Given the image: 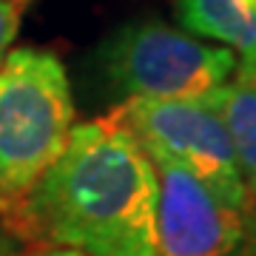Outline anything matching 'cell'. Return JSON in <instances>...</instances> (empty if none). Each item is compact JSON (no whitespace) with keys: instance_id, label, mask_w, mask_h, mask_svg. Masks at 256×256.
I'll return each instance as SVG.
<instances>
[{"instance_id":"52a82bcc","label":"cell","mask_w":256,"mask_h":256,"mask_svg":"<svg viewBox=\"0 0 256 256\" xmlns=\"http://www.w3.org/2000/svg\"><path fill=\"white\" fill-rule=\"evenodd\" d=\"M205 97L228 131L242 185L250 202H256V66L239 63L230 80Z\"/></svg>"},{"instance_id":"8fae6325","label":"cell","mask_w":256,"mask_h":256,"mask_svg":"<svg viewBox=\"0 0 256 256\" xmlns=\"http://www.w3.org/2000/svg\"><path fill=\"white\" fill-rule=\"evenodd\" d=\"M37 256H86V254L72 250V248H46V250H40Z\"/></svg>"},{"instance_id":"7c38bea8","label":"cell","mask_w":256,"mask_h":256,"mask_svg":"<svg viewBox=\"0 0 256 256\" xmlns=\"http://www.w3.org/2000/svg\"><path fill=\"white\" fill-rule=\"evenodd\" d=\"M26 3H28V0H26Z\"/></svg>"},{"instance_id":"277c9868","label":"cell","mask_w":256,"mask_h":256,"mask_svg":"<svg viewBox=\"0 0 256 256\" xmlns=\"http://www.w3.org/2000/svg\"><path fill=\"white\" fill-rule=\"evenodd\" d=\"M111 111L122 120V126L140 140L142 148L160 151L185 165L230 208L245 214L250 210L254 202L242 185L228 131L208 97H182V100L131 97Z\"/></svg>"},{"instance_id":"6da1fadb","label":"cell","mask_w":256,"mask_h":256,"mask_svg":"<svg viewBox=\"0 0 256 256\" xmlns=\"http://www.w3.org/2000/svg\"><path fill=\"white\" fill-rule=\"evenodd\" d=\"M9 216L20 236L52 248L154 256V162L114 111L74 122L63 154Z\"/></svg>"},{"instance_id":"7a4b0ae2","label":"cell","mask_w":256,"mask_h":256,"mask_svg":"<svg viewBox=\"0 0 256 256\" xmlns=\"http://www.w3.org/2000/svg\"><path fill=\"white\" fill-rule=\"evenodd\" d=\"M74 128L72 82L60 57L12 48L0 63V214L9 216L63 154Z\"/></svg>"},{"instance_id":"3957f363","label":"cell","mask_w":256,"mask_h":256,"mask_svg":"<svg viewBox=\"0 0 256 256\" xmlns=\"http://www.w3.org/2000/svg\"><path fill=\"white\" fill-rule=\"evenodd\" d=\"M102 80L126 100L205 97L236 72V54L225 46L160 23L137 20L106 37L97 52Z\"/></svg>"},{"instance_id":"8992f818","label":"cell","mask_w":256,"mask_h":256,"mask_svg":"<svg viewBox=\"0 0 256 256\" xmlns=\"http://www.w3.org/2000/svg\"><path fill=\"white\" fill-rule=\"evenodd\" d=\"M176 20L194 37L225 46L256 66V0H176Z\"/></svg>"},{"instance_id":"5b68a950","label":"cell","mask_w":256,"mask_h":256,"mask_svg":"<svg viewBox=\"0 0 256 256\" xmlns=\"http://www.w3.org/2000/svg\"><path fill=\"white\" fill-rule=\"evenodd\" d=\"M148 156L156 171L154 256H242L245 210L222 202L176 160L160 151Z\"/></svg>"},{"instance_id":"9c48e42d","label":"cell","mask_w":256,"mask_h":256,"mask_svg":"<svg viewBox=\"0 0 256 256\" xmlns=\"http://www.w3.org/2000/svg\"><path fill=\"white\" fill-rule=\"evenodd\" d=\"M0 256H26V236L0 220Z\"/></svg>"},{"instance_id":"ba28073f","label":"cell","mask_w":256,"mask_h":256,"mask_svg":"<svg viewBox=\"0 0 256 256\" xmlns=\"http://www.w3.org/2000/svg\"><path fill=\"white\" fill-rule=\"evenodd\" d=\"M23 9H26V0H0V63L12 52V43L20 32Z\"/></svg>"},{"instance_id":"30bf717a","label":"cell","mask_w":256,"mask_h":256,"mask_svg":"<svg viewBox=\"0 0 256 256\" xmlns=\"http://www.w3.org/2000/svg\"><path fill=\"white\" fill-rule=\"evenodd\" d=\"M242 256H256V202L245 216V250Z\"/></svg>"}]
</instances>
